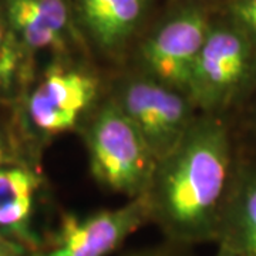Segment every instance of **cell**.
Returning a JSON list of instances; mask_svg holds the SVG:
<instances>
[{
  "label": "cell",
  "mask_w": 256,
  "mask_h": 256,
  "mask_svg": "<svg viewBox=\"0 0 256 256\" xmlns=\"http://www.w3.org/2000/svg\"><path fill=\"white\" fill-rule=\"evenodd\" d=\"M210 30L205 14L198 9H185L166 20L141 48L146 74L188 96L195 63Z\"/></svg>",
  "instance_id": "cell-6"
},
{
  "label": "cell",
  "mask_w": 256,
  "mask_h": 256,
  "mask_svg": "<svg viewBox=\"0 0 256 256\" xmlns=\"http://www.w3.org/2000/svg\"><path fill=\"white\" fill-rule=\"evenodd\" d=\"M24 248L0 235V256H23Z\"/></svg>",
  "instance_id": "cell-14"
},
{
  "label": "cell",
  "mask_w": 256,
  "mask_h": 256,
  "mask_svg": "<svg viewBox=\"0 0 256 256\" xmlns=\"http://www.w3.org/2000/svg\"><path fill=\"white\" fill-rule=\"evenodd\" d=\"M230 22L239 28L256 47V0H232L229 4Z\"/></svg>",
  "instance_id": "cell-13"
},
{
  "label": "cell",
  "mask_w": 256,
  "mask_h": 256,
  "mask_svg": "<svg viewBox=\"0 0 256 256\" xmlns=\"http://www.w3.org/2000/svg\"><path fill=\"white\" fill-rule=\"evenodd\" d=\"M38 175L28 166L0 168V235L24 249H36L38 238L33 229Z\"/></svg>",
  "instance_id": "cell-9"
},
{
  "label": "cell",
  "mask_w": 256,
  "mask_h": 256,
  "mask_svg": "<svg viewBox=\"0 0 256 256\" xmlns=\"http://www.w3.org/2000/svg\"><path fill=\"white\" fill-rule=\"evenodd\" d=\"M215 256H239L238 254H235V252H232V250H229L226 248L220 246V250H218V254Z\"/></svg>",
  "instance_id": "cell-17"
},
{
  "label": "cell",
  "mask_w": 256,
  "mask_h": 256,
  "mask_svg": "<svg viewBox=\"0 0 256 256\" xmlns=\"http://www.w3.org/2000/svg\"><path fill=\"white\" fill-rule=\"evenodd\" d=\"M114 100L146 138L158 162L174 151L195 121L191 98L148 74L121 82Z\"/></svg>",
  "instance_id": "cell-4"
},
{
  "label": "cell",
  "mask_w": 256,
  "mask_h": 256,
  "mask_svg": "<svg viewBox=\"0 0 256 256\" xmlns=\"http://www.w3.org/2000/svg\"><path fill=\"white\" fill-rule=\"evenodd\" d=\"M26 48L0 12V94L10 92L24 74Z\"/></svg>",
  "instance_id": "cell-12"
},
{
  "label": "cell",
  "mask_w": 256,
  "mask_h": 256,
  "mask_svg": "<svg viewBox=\"0 0 256 256\" xmlns=\"http://www.w3.org/2000/svg\"><path fill=\"white\" fill-rule=\"evenodd\" d=\"M239 165L220 114L195 120L174 151L156 165L146 192L151 220L175 244L216 240Z\"/></svg>",
  "instance_id": "cell-1"
},
{
  "label": "cell",
  "mask_w": 256,
  "mask_h": 256,
  "mask_svg": "<svg viewBox=\"0 0 256 256\" xmlns=\"http://www.w3.org/2000/svg\"><path fill=\"white\" fill-rule=\"evenodd\" d=\"M3 12L28 52L63 54L76 40L68 0H4Z\"/></svg>",
  "instance_id": "cell-8"
},
{
  "label": "cell",
  "mask_w": 256,
  "mask_h": 256,
  "mask_svg": "<svg viewBox=\"0 0 256 256\" xmlns=\"http://www.w3.org/2000/svg\"><path fill=\"white\" fill-rule=\"evenodd\" d=\"M128 256H178L175 255L172 250H166V249H151V250H142V252H137L132 255Z\"/></svg>",
  "instance_id": "cell-15"
},
{
  "label": "cell",
  "mask_w": 256,
  "mask_h": 256,
  "mask_svg": "<svg viewBox=\"0 0 256 256\" xmlns=\"http://www.w3.org/2000/svg\"><path fill=\"white\" fill-rule=\"evenodd\" d=\"M100 92L98 77L78 67H52L30 92L28 116L44 136L73 130Z\"/></svg>",
  "instance_id": "cell-7"
},
{
  "label": "cell",
  "mask_w": 256,
  "mask_h": 256,
  "mask_svg": "<svg viewBox=\"0 0 256 256\" xmlns=\"http://www.w3.org/2000/svg\"><path fill=\"white\" fill-rule=\"evenodd\" d=\"M6 162H8V152H6V146H4L3 138H2V134H0V168L4 166Z\"/></svg>",
  "instance_id": "cell-16"
},
{
  "label": "cell",
  "mask_w": 256,
  "mask_h": 256,
  "mask_svg": "<svg viewBox=\"0 0 256 256\" xmlns=\"http://www.w3.org/2000/svg\"><path fill=\"white\" fill-rule=\"evenodd\" d=\"M256 92V47L232 22L210 28L190 86L195 107L220 114Z\"/></svg>",
  "instance_id": "cell-3"
},
{
  "label": "cell",
  "mask_w": 256,
  "mask_h": 256,
  "mask_svg": "<svg viewBox=\"0 0 256 256\" xmlns=\"http://www.w3.org/2000/svg\"><path fill=\"white\" fill-rule=\"evenodd\" d=\"M151 220L146 195L112 210L66 214L42 256H108Z\"/></svg>",
  "instance_id": "cell-5"
},
{
  "label": "cell",
  "mask_w": 256,
  "mask_h": 256,
  "mask_svg": "<svg viewBox=\"0 0 256 256\" xmlns=\"http://www.w3.org/2000/svg\"><path fill=\"white\" fill-rule=\"evenodd\" d=\"M254 97H256V92L252 94ZM254 128H255V132H256V98H255V102H254Z\"/></svg>",
  "instance_id": "cell-18"
},
{
  "label": "cell",
  "mask_w": 256,
  "mask_h": 256,
  "mask_svg": "<svg viewBox=\"0 0 256 256\" xmlns=\"http://www.w3.org/2000/svg\"><path fill=\"white\" fill-rule=\"evenodd\" d=\"M146 0H78L84 28L102 53L117 54L144 18Z\"/></svg>",
  "instance_id": "cell-10"
},
{
  "label": "cell",
  "mask_w": 256,
  "mask_h": 256,
  "mask_svg": "<svg viewBox=\"0 0 256 256\" xmlns=\"http://www.w3.org/2000/svg\"><path fill=\"white\" fill-rule=\"evenodd\" d=\"M86 144L92 174L101 186L130 200L146 195L158 161L116 100L96 111L86 130Z\"/></svg>",
  "instance_id": "cell-2"
},
{
  "label": "cell",
  "mask_w": 256,
  "mask_h": 256,
  "mask_svg": "<svg viewBox=\"0 0 256 256\" xmlns=\"http://www.w3.org/2000/svg\"><path fill=\"white\" fill-rule=\"evenodd\" d=\"M216 240L239 256H256V161L239 165Z\"/></svg>",
  "instance_id": "cell-11"
}]
</instances>
